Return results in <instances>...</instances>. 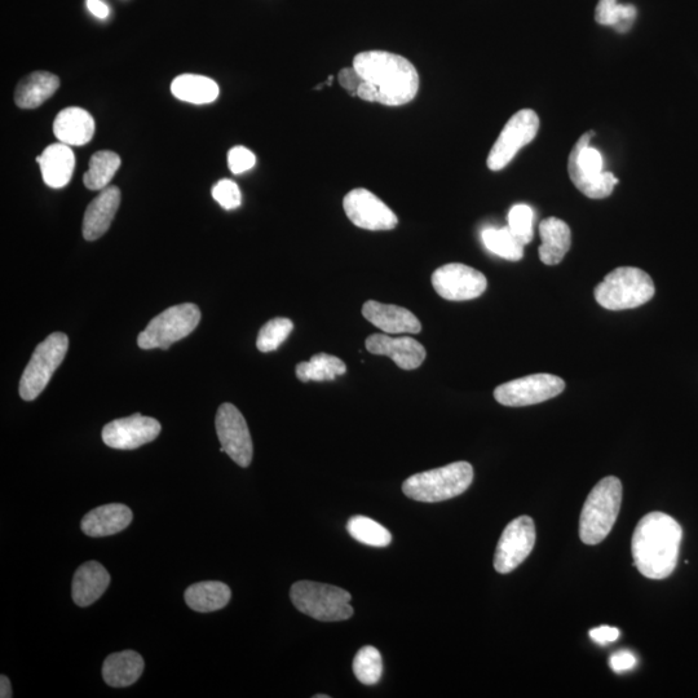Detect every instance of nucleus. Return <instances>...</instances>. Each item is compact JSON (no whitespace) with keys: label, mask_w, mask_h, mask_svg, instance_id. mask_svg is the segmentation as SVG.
Here are the masks:
<instances>
[{"label":"nucleus","mask_w":698,"mask_h":698,"mask_svg":"<svg viewBox=\"0 0 698 698\" xmlns=\"http://www.w3.org/2000/svg\"><path fill=\"white\" fill-rule=\"evenodd\" d=\"M343 207L348 219L366 231H391L399 224L395 212L368 189H353L344 197Z\"/></svg>","instance_id":"15"},{"label":"nucleus","mask_w":698,"mask_h":698,"mask_svg":"<svg viewBox=\"0 0 698 698\" xmlns=\"http://www.w3.org/2000/svg\"><path fill=\"white\" fill-rule=\"evenodd\" d=\"M340 86L348 92L349 95L357 96V91H359L364 78L361 77L360 73L357 72L355 68H344L340 70L338 75Z\"/></svg>","instance_id":"39"},{"label":"nucleus","mask_w":698,"mask_h":698,"mask_svg":"<svg viewBox=\"0 0 698 698\" xmlns=\"http://www.w3.org/2000/svg\"><path fill=\"white\" fill-rule=\"evenodd\" d=\"M621 502L622 484L617 477H604L595 485L581 512L580 537L583 543L599 545L608 537L620 514Z\"/></svg>","instance_id":"3"},{"label":"nucleus","mask_w":698,"mask_h":698,"mask_svg":"<svg viewBox=\"0 0 698 698\" xmlns=\"http://www.w3.org/2000/svg\"><path fill=\"white\" fill-rule=\"evenodd\" d=\"M53 132L60 143L81 147L90 143L95 134V121L87 110L72 106L61 110L53 122Z\"/></svg>","instance_id":"20"},{"label":"nucleus","mask_w":698,"mask_h":698,"mask_svg":"<svg viewBox=\"0 0 698 698\" xmlns=\"http://www.w3.org/2000/svg\"><path fill=\"white\" fill-rule=\"evenodd\" d=\"M533 222L534 212L528 205H515L508 212V228L524 246L533 240Z\"/></svg>","instance_id":"36"},{"label":"nucleus","mask_w":698,"mask_h":698,"mask_svg":"<svg viewBox=\"0 0 698 698\" xmlns=\"http://www.w3.org/2000/svg\"><path fill=\"white\" fill-rule=\"evenodd\" d=\"M231 589L219 581L194 583L185 590L184 599L194 612L210 613L227 607L231 600Z\"/></svg>","instance_id":"27"},{"label":"nucleus","mask_w":698,"mask_h":698,"mask_svg":"<svg viewBox=\"0 0 698 698\" xmlns=\"http://www.w3.org/2000/svg\"><path fill=\"white\" fill-rule=\"evenodd\" d=\"M620 635V630L611 626H600L590 631V638L593 639L595 643L602 644V646L616 642V640L620 638Z\"/></svg>","instance_id":"41"},{"label":"nucleus","mask_w":698,"mask_h":698,"mask_svg":"<svg viewBox=\"0 0 698 698\" xmlns=\"http://www.w3.org/2000/svg\"><path fill=\"white\" fill-rule=\"evenodd\" d=\"M472 481L474 468L470 463L455 462L410 476L402 484V492L418 502H443L461 496L470 488Z\"/></svg>","instance_id":"4"},{"label":"nucleus","mask_w":698,"mask_h":698,"mask_svg":"<svg viewBox=\"0 0 698 698\" xmlns=\"http://www.w3.org/2000/svg\"><path fill=\"white\" fill-rule=\"evenodd\" d=\"M432 285L441 298L465 302L479 298L487 290L488 281L483 273L465 264L452 263L436 269Z\"/></svg>","instance_id":"14"},{"label":"nucleus","mask_w":698,"mask_h":698,"mask_svg":"<svg viewBox=\"0 0 698 698\" xmlns=\"http://www.w3.org/2000/svg\"><path fill=\"white\" fill-rule=\"evenodd\" d=\"M162 426L157 419L134 414L106 424L103 441L109 448L134 450L152 443L161 434Z\"/></svg>","instance_id":"16"},{"label":"nucleus","mask_w":698,"mask_h":698,"mask_svg":"<svg viewBox=\"0 0 698 698\" xmlns=\"http://www.w3.org/2000/svg\"><path fill=\"white\" fill-rule=\"evenodd\" d=\"M636 8L631 4H618L617 0H599L595 20L603 26H612L618 33L629 32L636 19Z\"/></svg>","instance_id":"32"},{"label":"nucleus","mask_w":698,"mask_h":698,"mask_svg":"<svg viewBox=\"0 0 698 698\" xmlns=\"http://www.w3.org/2000/svg\"><path fill=\"white\" fill-rule=\"evenodd\" d=\"M594 132H587L578 139L568 159V172L578 191L593 200L611 196L618 179L612 172L603 171V157L599 150L590 147Z\"/></svg>","instance_id":"6"},{"label":"nucleus","mask_w":698,"mask_h":698,"mask_svg":"<svg viewBox=\"0 0 698 698\" xmlns=\"http://www.w3.org/2000/svg\"><path fill=\"white\" fill-rule=\"evenodd\" d=\"M651 276L634 267H620L605 276L595 287V299L609 311H624L643 306L655 297Z\"/></svg>","instance_id":"5"},{"label":"nucleus","mask_w":698,"mask_h":698,"mask_svg":"<svg viewBox=\"0 0 698 698\" xmlns=\"http://www.w3.org/2000/svg\"><path fill=\"white\" fill-rule=\"evenodd\" d=\"M60 79L48 72H34L22 79L15 91V103L21 109H35L59 90Z\"/></svg>","instance_id":"26"},{"label":"nucleus","mask_w":698,"mask_h":698,"mask_svg":"<svg viewBox=\"0 0 698 698\" xmlns=\"http://www.w3.org/2000/svg\"><path fill=\"white\" fill-rule=\"evenodd\" d=\"M481 240L490 253L499 258L519 262L524 256V245L512 234L510 228H487L481 233Z\"/></svg>","instance_id":"31"},{"label":"nucleus","mask_w":698,"mask_h":698,"mask_svg":"<svg viewBox=\"0 0 698 698\" xmlns=\"http://www.w3.org/2000/svg\"><path fill=\"white\" fill-rule=\"evenodd\" d=\"M683 529L664 512H651L636 525L631 552L634 565L649 580H665L677 568Z\"/></svg>","instance_id":"1"},{"label":"nucleus","mask_w":698,"mask_h":698,"mask_svg":"<svg viewBox=\"0 0 698 698\" xmlns=\"http://www.w3.org/2000/svg\"><path fill=\"white\" fill-rule=\"evenodd\" d=\"M69 338L64 333H53L43 340L33 353L20 381L22 400L33 401L50 383L52 375L68 353Z\"/></svg>","instance_id":"8"},{"label":"nucleus","mask_w":698,"mask_h":698,"mask_svg":"<svg viewBox=\"0 0 698 698\" xmlns=\"http://www.w3.org/2000/svg\"><path fill=\"white\" fill-rule=\"evenodd\" d=\"M12 696L10 679H8L6 675H2V677H0V697L11 698Z\"/></svg>","instance_id":"43"},{"label":"nucleus","mask_w":698,"mask_h":698,"mask_svg":"<svg viewBox=\"0 0 698 698\" xmlns=\"http://www.w3.org/2000/svg\"><path fill=\"white\" fill-rule=\"evenodd\" d=\"M353 68L373 87L379 104H409L418 94L419 74L405 57L386 51L361 52Z\"/></svg>","instance_id":"2"},{"label":"nucleus","mask_w":698,"mask_h":698,"mask_svg":"<svg viewBox=\"0 0 698 698\" xmlns=\"http://www.w3.org/2000/svg\"><path fill=\"white\" fill-rule=\"evenodd\" d=\"M88 11L92 13L97 19L105 20L109 16V7L103 2V0H87Z\"/></svg>","instance_id":"42"},{"label":"nucleus","mask_w":698,"mask_h":698,"mask_svg":"<svg viewBox=\"0 0 698 698\" xmlns=\"http://www.w3.org/2000/svg\"><path fill=\"white\" fill-rule=\"evenodd\" d=\"M293 329L294 324L289 318H273L260 329L256 347L264 353L276 351L289 338Z\"/></svg>","instance_id":"35"},{"label":"nucleus","mask_w":698,"mask_h":698,"mask_svg":"<svg viewBox=\"0 0 698 698\" xmlns=\"http://www.w3.org/2000/svg\"><path fill=\"white\" fill-rule=\"evenodd\" d=\"M609 665L614 673H624V671L634 669L636 658L629 651L616 652L609 658Z\"/></svg>","instance_id":"40"},{"label":"nucleus","mask_w":698,"mask_h":698,"mask_svg":"<svg viewBox=\"0 0 698 698\" xmlns=\"http://www.w3.org/2000/svg\"><path fill=\"white\" fill-rule=\"evenodd\" d=\"M313 697H315V698H330V696H328V695H316Z\"/></svg>","instance_id":"44"},{"label":"nucleus","mask_w":698,"mask_h":698,"mask_svg":"<svg viewBox=\"0 0 698 698\" xmlns=\"http://www.w3.org/2000/svg\"><path fill=\"white\" fill-rule=\"evenodd\" d=\"M347 530L352 538L366 546L387 547L392 542L390 530L366 516H353L348 520Z\"/></svg>","instance_id":"33"},{"label":"nucleus","mask_w":698,"mask_h":698,"mask_svg":"<svg viewBox=\"0 0 698 698\" xmlns=\"http://www.w3.org/2000/svg\"><path fill=\"white\" fill-rule=\"evenodd\" d=\"M130 507L110 503L94 508L82 519L81 528L88 537H108L125 530L132 521Z\"/></svg>","instance_id":"21"},{"label":"nucleus","mask_w":698,"mask_h":698,"mask_svg":"<svg viewBox=\"0 0 698 698\" xmlns=\"http://www.w3.org/2000/svg\"><path fill=\"white\" fill-rule=\"evenodd\" d=\"M220 452L227 453L240 467H249L253 461L254 445L244 415L233 404L225 402L220 406L215 418Z\"/></svg>","instance_id":"11"},{"label":"nucleus","mask_w":698,"mask_h":698,"mask_svg":"<svg viewBox=\"0 0 698 698\" xmlns=\"http://www.w3.org/2000/svg\"><path fill=\"white\" fill-rule=\"evenodd\" d=\"M172 95L185 103L196 105L214 103L219 96L218 83L197 74H183L174 79Z\"/></svg>","instance_id":"28"},{"label":"nucleus","mask_w":698,"mask_h":698,"mask_svg":"<svg viewBox=\"0 0 698 698\" xmlns=\"http://www.w3.org/2000/svg\"><path fill=\"white\" fill-rule=\"evenodd\" d=\"M290 598L299 612L317 621H346L353 616L351 594L337 586L299 581L291 587Z\"/></svg>","instance_id":"7"},{"label":"nucleus","mask_w":698,"mask_h":698,"mask_svg":"<svg viewBox=\"0 0 698 698\" xmlns=\"http://www.w3.org/2000/svg\"><path fill=\"white\" fill-rule=\"evenodd\" d=\"M353 673L360 683L374 686L382 678L383 661L377 648L368 646L361 648L353 660Z\"/></svg>","instance_id":"34"},{"label":"nucleus","mask_w":698,"mask_h":698,"mask_svg":"<svg viewBox=\"0 0 698 698\" xmlns=\"http://www.w3.org/2000/svg\"><path fill=\"white\" fill-rule=\"evenodd\" d=\"M212 197L225 210H236L241 206L242 196L240 188L229 179H223L212 188Z\"/></svg>","instance_id":"37"},{"label":"nucleus","mask_w":698,"mask_h":698,"mask_svg":"<svg viewBox=\"0 0 698 698\" xmlns=\"http://www.w3.org/2000/svg\"><path fill=\"white\" fill-rule=\"evenodd\" d=\"M256 165V157L251 150L245 147H234L228 153V167L233 174L240 175L253 169Z\"/></svg>","instance_id":"38"},{"label":"nucleus","mask_w":698,"mask_h":698,"mask_svg":"<svg viewBox=\"0 0 698 698\" xmlns=\"http://www.w3.org/2000/svg\"><path fill=\"white\" fill-rule=\"evenodd\" d=\"M44 183L53 189L66 187L72 180L75 156L69 145L52 144L37 158Z\"/></svg>","instance_id":"23"},{"label":"nucleus","mask_w":698,"mask_h":698,"mask_svg":"<svg viewBox=\"0 0 698 698\" xmlns=\"http://www.w3.org/2000/svg\"><path fill=\"white\" fill-rule=\"evenodd\" d=\"M144 660L138 652L113 653L103 665L105 683L114 688L130 687L138 682L144 671Z\"/></svg>","instance_id":"25"},{"label":"nucleus","mask_w":698,"mask_h":698,"mask_svg":"<svg viewBox=\"0 0 698 698\" xmlns=\"http://www.w3.org/2000/svg\"><path fill=\"white\" fill-rule=\"evenodd\" d=\"M540 130V117L532 109H521L503 127L501 135L488 156V167L501 171L515 158L521 148L527 147Z\"/></svg>","instance_id":"10"},{"label":"nucleus","mask_w":698,"mask_h":698,"mask_svg":"<svg viewBox=\"0 0 698 698\" xmlns=\"http://www.w3.org/2000/svg\"><path fill=\"white\" fill-rule=\"evenodd\" d=\"M121 205V191L117 187H108L88 205L83 219V237L87 241L103 237Z\"/></svg>","instance_id":"19"},{"label":"nucleus","mask_w":698,"mask_h":698,"mask_svg":"<svg viewBox=\"0 0 698 698\" xmlns=\"http://www.w3.org/2000/svg\"><path fill=\"white\" fill-rule=\"evenodd\" d=\"M201 321V311L196 304L185 303L167 308L149 322L139 335L138 344L143 349H167L179 340L187 338Z\"/></svg>","instance_id":"9"},{"label":"nucleus","mask_w":698,"mask_h":698,"mask_svg":"<svg viewBox=\"0 0 698 698\" xmlns=\"http://www.w3.org/2000/svg\"><path fill=\"white\" fill-rule=\"evenodd\" d=\"M540 258L543 264L561 263L572 245V233L569 225L558 218H547L540 224Z\"/></svg>","instance_id":"24"},{"label":"nucleus","mask_w":698,"mask_h":698,"mask_svg":"<svg viewBox=\"0 0 698 698\" xmlns=\"http://www.w3.org/2000/svg\"><path fill=\"white\" fill-rule=\"evenodd\" d=\"M300 382L335 381L347 373V366L338 357L328 353H318L308 362H300L295 369Z\"/></svg>","instance_id":"29"},{"label":"nucleus","mask_w":698,"mask_h":698,"mask_svg":"<svg viewBox=\"0 0 698 698\" xmlns=\"http://www.w3.org/2000/svg\"><path fill=\"white\" fill-rule=\"evenodd\" d=\"M110 576L97 561H88L74 574L72 595L78 607H88L99 600L108 589Z\"/></svg>","instance_id":"22"},{"label":"nucleus","mask_w":698,"mask_h":698,"mask_svg":"<svg viewBox=\"0 0 698 698\" xmlns=\"http://www.w3.org/2000/svg\"><path fill=\"white\" fill-rule=\"evenodd\" d=\"M362 315L387 334H419L421 321L409 309L369 300L362 307Z\"/></svg>","instance_id":"18"},{"label":"nucleus","mask_w":698,"mask_h":698,"mask_svg":"<svg viewBox=\"0 0 698 698\" xmlns=\"http://www.w3.org/2000/svg\"><path fill=\"white\" fill-rule=\"evenodd\" d=\"M366 349L373 355L388 356L402 370L419 368L426 360V349L410 337L392 338L386 334L370 335Z\"/></svg>","instance_id":"17"},{"label":"nucleus","mask_w":698,"mask_h":698,"mask_svg":"<svg viewBox=\"0 0 698 698\" xmlns=\"http://www.w3.org/2000/svg\"><path fill=\"white\" fill-rule=\"evenodd\" d=\"M536 545V525L529 516L512 520L503 530L494 555V568L501 574L514 572Z\"/></svg>","instance_id":"13"},{"label":"nucleus","mask_w":698,"mask_h":698,"mask_svg":"<svg viewBox=\"0 0 698 698\" xmlns=\"http://www.w3.org/2000/svg\"><path fill=\"white\" fill-rule=\"evenodd\" d=\"M121 167V158L110 150H101L92 156L90 169L83 176V183L90 191H103Z\"/></svg>","instance_id":"30"},{"label":"nucleus","mask_w":698,"mask_h":698,"mask_svg":"<svg viewBox=\"0 0 698 698\" xmlns=\"http://www.w3.org/2000/svg\"><path fill=\"white\" fill-rule=\"evenodd\" d=\"M564 388L565 382L556 375L533 374L502 384L494 391V397L501 405L521 408L554 399Z\"/></svg>","instance_id":"12"}]
</instances>
